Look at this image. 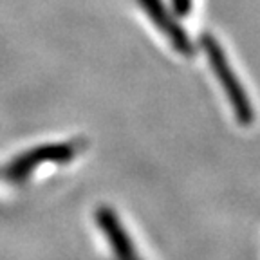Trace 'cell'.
Segmentation results:
<instances>
[{"instance_id":"3957f363","label":"cell","mask_w":260,"mask_h":260,"mask_svg":"<svg viewBox=\"0 0 260 260\" xmlns=\"http://www.w3.org/2000/svg\"><path fill=\"white\" fill-rule=\"evenodd\" d=\"M138 2L143 11L146 13V16L154 22L155 27L170 40L172 47L177 53H181L183 56L193 54L191 38L188 37V32L183 29V25L177 22V18L168 11L167 6L162 4V0H138Z\"/></svg>"},{"instance_id":"277c9868","label":"cell","mask_w":260,"mask_h":260,"mask_svg":"<svg viewBox=\"0 0 260 260\" xmlns=\"http://www.w3.org/2000/svg\"><path fill=\"white\" fill-rule=\"evenodd\" d=\"M172 6L179 16H186L191 11V0H172Z\"/></svg>"},{"instance_id":"6da1fadb","label":"cell","mask_w":260,"mask_h":260,"mask_svg":"<svg viewBox=\"0 0 260 260\" xmlns=\"http://www.w3.org/2000/svg\"><path fill=\"white\" fill-rule=\"evenodd\" d=\"M201 45H203L204 53H206L208 63H210L211 71H213L220 87H222L224 94H226L228 103H230L233 114H235V119L242 126H249L255 121V109H253L251 100H249L244 85L240 83L239 78H237L226 53L220 47L219 40H215L211 35H204L201 38Z\"/></svg>"},{"instance_id":"7a4b0ae2","label":"cell","mask_w":260,"mask_h":260,"mask_svg":"<svg viewBox=\"0 0 260 260\" xmlns=\"http://www.w3.org/2000/svg\"><path fill=\"white\" fill-rule=\"evenodd\" d=\"M74 154H76V148L71 143H49V145L35 146L13 159L8 167V177L13 181H24L40 165H47V162L65 165L74 157Z\"/></svg>"}]
</instances>
